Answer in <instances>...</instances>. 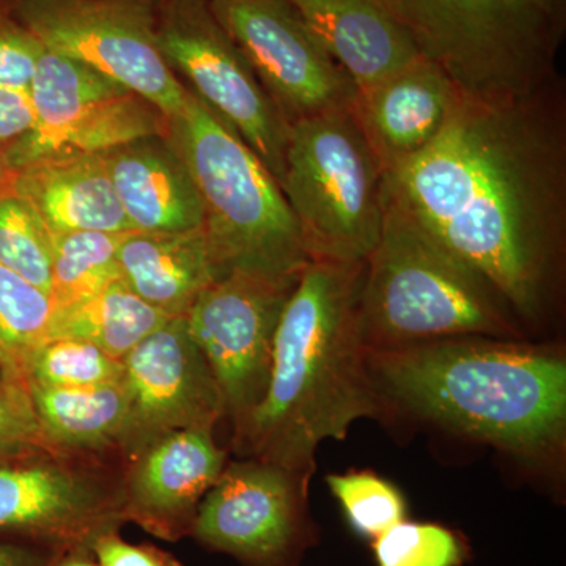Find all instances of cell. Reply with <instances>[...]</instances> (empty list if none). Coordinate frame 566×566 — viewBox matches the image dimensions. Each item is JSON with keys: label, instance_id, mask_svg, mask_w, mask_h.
<instances>
[{"label": "cell", "instance_id": "24", "mask_svg": "<svg viewBox=\"0 0 566 566\" xmlns=\"http://www.w3.org/2000/svg\"><path fill=\"white\" fill-rule=\"evenodd\" d=\"M126 234H52L51 300L55 311L88 300L122 279L118 249Z\"/></svg>", "mask_w": 566, "mask_h": 566}, {"label": "cell", "instance_id": "26", "mask_svg": "<svg viewBox=\"0 0 566 566\" xmlns=\"http://www.w3.org/2000/svg\"><path fill=\"white\" fill-rule=\"evenodd\" d=\"M21 374L32 385L69 389L120 381L125 365L91 342L50 337L25 357Z\"/></svg>", "mask_w": 566, "mask_h": 566}, {"label": "cell", "instance_id": "37", "mask_svg": "<svg viewBox=\"0 0 566 566\" xmlns=\"http://www.w3.org/2000/svg\"><path fill=\"white\" fill-rule=\"evenodd\" d=\"M531 2H534L538 9H542L545 11L546 14H549L551 18H554V20L558 22H564V14L560 13L556 9V6H554L553 0H531Z\"/></svg>", "mask_w": 566, "mask_h": 566}, {"label": "cell", "instance_id": "17", "mask_svg": "<svg viewBox=\"0 0 566 566\" xmlns=\"http://www.w3.org/2000/svg\"><path fill=\"white\" fill-rule=\"evenodd\" d=\"M461 98L444 71L419 57L357 93L353 114L387 170L424 150Z\"/></svg>", "mask_w": 566, "mask_h": 566}, {"label": "cell", "instance_id": "12", "mask_svg": "<svg viewBox=\"0 0 566 566\" xmlns=\"http://www.w3.org/2000/svg\"><path fill=\"white\" fill-rule=\"evenodd\" d=\"M31 98L35 128L6 155L13 172L44 156L103 153L167 133L166 115L139 93L46 48L36 63Z\"/></svg>", "mask_w": 566, "mask_h": 566}, {"label": "cell", "instance_id": "38", "mask_svg": "<svg viewBox=\"0 0 566 566\" xmlns=\"http://www.w3.org/2000/svg\"><path fill=\"white\" fill-rule=\"evenodd\" d=\"M554 6H556V9L560 11L562 14H564L565 10V0H553Z\"/></svg>", "mask_w": 566, "mask_h": 566}, {"label": "cell", "instance_id": "35", "mask_svg": "<svg viewBox=\"0 0 566 566\" xmlns=\"http://www.w3.org/2000/svg\"><path fill=\"white\" fill-rule=\"evenodd\" d=\"M51 566H99L93 556L91 547H77V549L62 551L54 558Z\"/></svg>", "mask_w": 566, "mask_h": 566}, {"label": "cell", "instance_id": "10", "mask_svg": "<svg viewBox=\"0 0 566 566\" xmlns=\"http://www.w3.org/2000/svg\"><path fill=\"white\" fill-rule=\"evenodd\" d=\"M46 50L102 71L170 117L186 98L156 43V0H10Z\"/></svg>", "mask_w": 566, "mask_h": 566}, {"label": "cell", "instance_id": "1", "mask_svg": "<svg viewBox=\"0 0 566 566\" xmlns=\"http://www.w3.org/2000/svg\"><path fill=\"white\" fill-rule=\"evenodd\" d=\"M558 74L526 95L463 98L386 197L482 274L516 318L553 300L566 237V114Z\"/></svg>", "mask_w": 566, "mask_h": 566}, {"label": "cell", "instance_id": "22", "mask_svg": "<svg viewBox=\"0 0 566 566\" xmlns=\"http://www.w3.org/2000/svg\"><path fill=\"white\" fill-rule=\"evenodd\" d=\"M25 385L41 431L52 447L122 458V438L128 416V395L123 379L69 389Z\"/></svg>", "mask_w": 566, "mask_h": 566}, {"label": "cell", "instance_id": "4", "mask_svg": "<svg viewBox=\"0 0 566 566\" xmlns=\"http://www.w3.org/2000/svg\"><path fill=\"white\" fill-rule=\"evenodd\" d=\"M166 136L196 181L218 279L297 282L311 256L281 185L252 148L189 91L167 117Z\"/></svg>", "mask_w": 566, "mask_h": 566}, {"label": "cell", "instance_id": "2", "mask_svg": "<svg viewBox=\"0 0 566 566\" xmlns=\"http://www.w3.org/2000/svg\"><path fill=\"white\" fill-rule=\"evenodd\" d=\"M364 270L315 260L300 275L275 333L266 395L232 441L238 457L314 474L322 442L381 415L360 329Z\"/></svg>", "mask_w": 566, "mask_h": 566}, {"label": "cell", "instance_id": "31", "mask_svg": "<svg viewBox=\"0 0 566 566\" xmlns=\"http://www.w3.org/2000/svg\"><path fill=\"white\" fill-rule=\"evenodd\" d=\"M43 51V44L22 24L10 0H0V85L31 93Z\"/></svg>", "mask_w": 566, "mask_h": 566}, {"label": "cell", "instance_id": "9", "mask_svg": "<svg viewBox=\"0 0 566 566\" xmlns=\"http://www.w3.org/2000/svg\"><path fill=\"white\" fill-rule=\"evenodd\" d=\"M156 43L182 87L233 129L281 182L290 125L210 0H156Z\"/></svg>", "mask_w": 566, "mask_h": 566}, {"label": "cell", "instance_id": "11", "mask_svg": "<svg viewBox=\"0 0 566 566\" xmlns=\"http://www.w3.org/2000/svg\"><path fill=\"white\" fill-rule=\"evenodd\" d=\"M311 479L256 458L227 461L189 536L243 566H300L318 543L308 509Z\"/></svg>", "mask_w": 566, "mask_h": 566}, {"label": "cell", "instance_id": "32", "mask_svg": "<svg viewBox=\"0 0 566 566\" xmlns=\"http://www.w3.org/2000/svg\"><path fill=\"white\" fill-rule=\"evenodd\" d=\"M92 553L99 566H185L174 554L155 545H133L120 531L107 532L95 539Z\"/></svg>", "mask_w": 566, "mask_h": 566}, {"label": "cell", "instance_id": "36", "mask_svg": "<svg viewBox=\"0 0 566 566\" xmlns=\"http://www.w3.org/2000/svg\"><path fill=\"white\" fill-rule=\"evenodd\" d=\"M11 182H13V170L7 166L6 158L0 153V193L11 191Z\"/></svg>", "mask_w": 566, "mask_h": 566}, {"label": "cell", "instance_id": "28", "mask_svg": "<svg viewBox=\"0 0 566 566\" xmlns=\"http://www.w3.org/2000/svg\"><path fill=\"white\" fill-rule=\"evenodd\" d=\"M371 551L378 566H463L471 556L460 532L408 520L371 539Z\"/></svg>", "mask_w": 566, "mask_h": 566}, {"label": "cell", "instance_id": "33", "mask_svg": "<svg viewBox=\"0 0 566 566\" xmlns=\"http://www.w3.org/2000/svg\"><path fill=\"white\" fill-rule=\"evenodd\" d=\"M31 93L0 85V153L6 158L35 128Z\"/></svg>", "mask_w": 566, "mask_h": 566}, {"label": "cell", "instance_id": "19", "mask_svg": "<svg viewBox=\"0 0 566 566\" xmlns=\"http://www.w3.org/2000/svg\"><path fill=\"white\" fill-rule=\"evenodd\" d=\"M357 93L422 57L386 0H289Z\"/></svg>", "mask_w": 566, "mask_h": 566}, {"label": "cell", "instance_id": "8", "mask_svg": "<svg viewBox=\"0 0 566 566\" xmlns=\"http://www.w3.org/2000/svg\"><path fill=\"white\" fill-rule=\"evenodd\" d=\"M120 457L48 449L0 458V538L69 551L126 524Z\"/></svg>", "mask_w": 566, "mask_h": 566}, {"label": "cell", "instance_id": "21", "mask_svg": "<svg viewBox=\"0 0 566 566\" xmlns=\"http://www.w3.org/2000/svg\"><path fill=\"white\" fill-rule=\"evenodd\" d=\"M122 281L145 303L188 316L200 294L218 281L202 227L188 232L126 234L118 249Z\"/></svg>", "mask_w": 566, "mask_h": 566}, {"label": "cell", "instance_id": "3", "mask_svg": "<svg viewBox=\"0 0 566 566\" xmlns=\"http://www.w3.org/2000/svg\"><path fill=\"white\" fill-rule=\"evenodd\" d=\"M381 397L532 464L564 455L566 360L521 338H444L367 349Z\"/></svg>", "mask_w": 566, "mask_h": 566}, {"label": "cell", "instance_id": "6", "mask_svg": "<svg viewBox=\"0 0 566 566\" xmlns=\"http://www.w3.org/2000/svg\"><path fill=\"white\" fill-rule=\"evenodd\" d=\"M465 98L526 95L556 76L562 22L531 0H386Z\"/></svg>", "mask_w": 566, "mask_h": 566}, {"label": "cell", "instance_id": "14", "mask_svg": "<svg viewBox=\"0 0 566 566\" xmlns=\"http://www.w3.org/2000/svg\"><path fill=\"white\" fill-rule=\"evenodd\" d=\"M294 285L229 273L212 282L186 316L221 389L232 441L266 395L275 333Z\"/></svg>", "mask_w": 566, "mask_h": 566}, {"label": "cell", "instance_id": "23", "mask_svg": "<svg viewBox=\"0 0 566 566\" xmlns=\"http://www.w3.org/2000/svg\"><path fill=\"white\" fill-rule=\"evenodd\" d=\"M170 318L118 279L88 300L55 311L51 337L91 342L123 360Z\"/></svg>", "mask_w": 566, "mask_h": 566}, {"label": "cell", "instance_id": "29", "mask_svg": "<svg viewBox=\"0 0 566 566\" xmlns=\"http://www.w3.org/2000/svg\"><path fill=\"white\" fill-rule=\"evenodd\" d=\"M331 493L340 502L349 527L375 539L406 520L403 494L375 472H346L327 476Z\"/></svg>", "mask_w": 566, "mask_h": 566}, {"label": "cell", "instance_id": "13", "mask_svg": "<svg viewBox=\"0 0 566 566\" xmlns=\"http://www.w3.org/2000/svg\"><path fill=\"white\" fill-rule=\"evenodd\" d=\"M210 7L289 125L354 109L356 84L289 0H210Z\"/></svg>", "mask_w": 566, "mask_h": 566}, {"label": "cell", "instance_id": "30", "mask_svg": "<svg viewBox=\"0 0 566 566\" xmlns=\"http://www.w3.org/2000/svg\"><path fill=\"white\" fill-rule=\"evenodd\" d=\"M55 449L44 438L21 371L0 360V458Z\"/></svg>", "mask_w": 566, "mask_h": 566}, {"label": "cell", "instance_id": "15", "mask_svg": "<svg viewBox=\"0 0 566 566\" xmlns=\"http://www.w3.org/2000/svg\"><path fill=\"white\" fill-rule=\"evenodd\" d=\"M128 416L123 461L178 430H214L227 417L221 389L186 316L167 319L123 359Z\"/></svg>", "mask_w": 566, "mask_h": 566}, {"label": "cell", "instance_id": "7", "mask_svg": "<svg viewBox=\"0 0 566 566\" xmlns=\"http://www.w3.org/2000/svg\"><path fill=\"white\" fill-rule=\"evenodd\" d=\"M279 185L311 262L365 263L385 222V169L353 111L290 125Z\"/></svg>", "mask_w": 566, "mask_h": 566}, {"label": "cell", "instance_id": "34", "mask_svg": "<svg viewBox=\"0 0 566 566\" xmlns=\"http://www.w3.org/2000/svg\"><path fill=\"white\" fill-rule=\"evenodd\" d=\"M62 551L0 538V566H51Z\"/></svg>", "mask_w": 566, "mask_h": 566}, {"label": "cell", "instance_id": "18", "mask_svg": "<svg viewBox=\"0 0 566 566\" xmlns=\"http://www.w3.org/2000/svg\"><path fill=\"white\" fill-rule=\"evenodd\" d=\"M102 155L136 232L175 233L202 227L196 181L166 134L126 142Z\"/></svg>", "mask_w": 566, "mask_h": 566}, {"label": "cell", "instance_id": "25", "mask_svg": "<svg viewBox=\"0 0 566 566\" xmlns=\"http://www.w3.org/2000/svg\"><path fill=\"white\" fill-rule=\"evenodd\" d=\"M54 315L50 294L0 264V360L3 364L21 371L25 357L51 337Z\"/></svg>", "mask_w": 566, "mask_h": 566}, {"label": "cell", "instance_id": "27", "mask_svg": "<svg viewBox=\"0 0 566 566\" xmlns=\"http://www.w3.org/2000/svg\"><path fill=\"white\" fill-rule=\"evenodd\" d=\"M0 264L51 296L52 234L13 191L0 193Z\"/></svg>", "mask_w": 566, "mask_h": 566}, {"label": "cell", "instance_id": "5", "mask_svg": "<svg viewBox=\"0 0 566 566\" xmlns=\"http://www.w3.org/2000/svg\"><path fill=\"white\" fill-rule=\"evenodd\" d=\"M359 316L367 349L471 335L523 338L493 285L387 197L378 244L365 260Z\"/></svg>", "mask_w": 566, "mask_h": 566}, {"label": "cell", "instance_id": "20", "mask_svg": "<svg viewBox=\"0 0 566 566\" xmlns=\"http://www.w3.org/2000/svg\"><path fill=\"white\" fill-rule=\"evenodd\" d=\"M11 191L32 205L51 234L136 232L118 202L102 153L35 159L14 170Z\"/></svg>", "mask_w": 566, "mask_h": 566}, {"label": "cell", "instance_id": "16", "mask_svg": "<svg viewBox=\"0 0 566 566\" xmlns=\"http://www.w3.org/2000/svg\"><path fill=\"white\" fill-rule=\"evenodd\" d=\"M214 430H178L142 447L123 464V513L164 542L191 534L205 495L218 482L227 452Z\"/></svg>", "mask_w": 566, "mask_h": 566}]
</instances>
